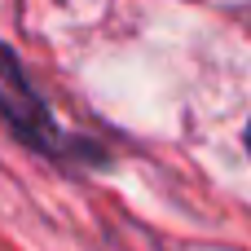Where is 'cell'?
Listing matches in <instances>:
<instances>
[{
	"label": "cell",
	"mask_w": 251,
	"mask_h": 251,
	"mask_svg": "<svg viewBox=\"0 0 251 251\" xmlns=\"http://www.w3.org/2000/svg\"><path fill=\"white\" fill-rule=\"evenodd\" d=\"M247 150H251V124H247Z\"/></svg>",
	"instance_id": "2"
},
{
	"label": "cell",
	"mask_w": 251,
	"mask_h": 251,
	"mask_svg": "<svg viewBox=\"0 0 251 251\" xmlns=\"http://www.w3.org/2000/svg\"><path fill=\"white\" fill-rule=\"evenodd\" d=\"M0 119L26 146H35L44 154H62V146H66V137L57 132L44 97L31 88V79H26V71H22V62L13 57L9 44H0Z\"/></svg>",
	"instance_id": "1"
}]
</instances>
